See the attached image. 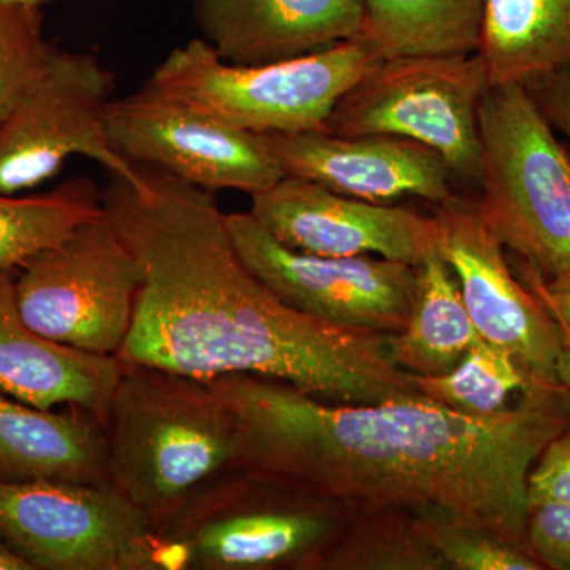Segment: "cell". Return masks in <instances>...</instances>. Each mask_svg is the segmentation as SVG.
Listing matches in <instances>:
<instances>
[{
    "label": "cell",
    "instance_id": "obj_1",
    "mask_svg": "<svg viewBox=\"0 0 570 570\" xmlns=\"http://www.w3.org/2000/svg\"><path fill=\"white\" fill-rule=\"evenodd\" d=\"M235 420L234 468L351 512L404 509L497 532L528 550V479L570 425V393L535 382L475 419L426 396L330 403L279 379H209Z\"/></svg>",
    "mask_w": 570,
    "mask_h": 570
},
{
    "label": "cell",
    "instance_id": "obj_2",
    "mask_svg": "<svg viewBox=\"0 0 570 570\" xmlns=\"http://www.w3.org/2000/svg\"><path fill=\"white\" fill-rule=\"evenodd\" d=\"M102 190L108 223L142 273L132 328L118 354L198 379H279L330 403L423 396L397 365L390 335L295 309L236 254L209 190L135 164Z\"/></svg>",
    "mask_w": 570,
    "mask_h": 570
},
{
    "label": "cell",
    "instance_id": "obj_3",
    "mask_svg": "<svg viewBox=\"0 0 570 570\" xmlns=\"http://www.w3.org/2000/svg\"><path fill=\"white\" fill-rule=\"evenodd\" d=\"M105 431L110 480L157 535L235 469L234 415L205 379L122 362Z\"/></svg>",
    "mask_w": 570,
    "mask_h": 570
},
{
    "label": "cell",
    "instance_id": "obj_4",
    "mask_svg": "<svg viewBox=\"0 0 570 570\" xmlns=\"http://www.w3.org/2000/svg\"><path fill=\"white\" fill-rule=\"evenodd\" d=\"M479 212L542 279L570 275V153L520 82L491 85L479 110Z\"/></svg>",
    "mask_w": 570,
    "mask_h": 570
},
{
    "label": "cell",
    "instance_id": "obj_5",
    "mask_svg": "<svg viewBox=\"0 0 570 570\" xmlns=\"http://www.w3.org/2000/svg\"><path fill=\"white\" fill-rule=\"evenodd\" d=\"M381 59L365 39L355 37L313 55L239 66L194 39L168 52L148 82L246 132H326L337 100Z\"/></svg>",
    "mask_w": 570,
    "mask_h": 570
},
{
    "label": "cell",
    "instance_id": "obj_6",
    "mask_svg": "<svg viewBox=\"0 0 570 570\" xmlns=\"http://www.w3.org/2000/svg\"><path fill=\"white\" fill-rule=\"evenodd\" d=\"M348 515L232 469L157 538L168 570H318Z\"/></svg>",
    "mask_w": 570,
    "mask_h": 570
},
{
    "label": "cell",
    "instance_id": "obj_7",
    "mask_svg": "<svg viewBox=\"0 0 570 570\" xmlns=\"http://www.w3.org/2000/svg\"><path fill=\"white\" fill-rule=\"evenodd\" d=\"M490 86L479 51L381 59L337 100L326 132L409 138L434 149L455 178L478 181L479 110Z\"/></svg>",
    "mask_w": 570,
    "mask_h": 570
},
{
    "label": "cell",
    "instance_id": "obj_8",
    "mask_svg": "<svg viewBox=\"0 0 570 570\" xmlns=\"http://www.w3.org/2000/svg\"><path fill=\"white\" fill-rule=\"evenodd\" d=\"M141 284L140 266L102 213L17 269V299L26 324L41 336L118 356Z\"/></svg>",
    "mask_w": 570,
    "mask_h": 570
},
{
    "label": "cell",
    "instance_id": "obj_9",
    "mask_svg": "<svg viewBox=\"0 0 570 570\" xmlns=\"http://www.w3.org/2000/svg\"><path fill=\"white\" fill-rule=\"evenodd\" d=\"M0 534L33 570H168L151 523L112 482H0Z\"/></svg>",
    "mask_w": 570,
    "mask_h": 570
},
{
    "label": "cell",
    "instance_id": "obj_10",
    "mask_svg": "<svg viewBox=\"0 0 570 570\" xmlns=\"http://www.w3.org/2000/svg\"><path fill=\"white\" fill-rule=\"evenodd\" d=\"M115 78L91 52L52 48L39 80L0 121V193L21 194L58 175L73 156L134 178L137 167L108 140Z\"/></svg>",
    "mask_w": 570,
    "mask_h": 570
},
{
    "label": "cell",
    "instance_id": "obj_11",
    "mask_svg": "<svg viewBox=\"0 0 570 570\" xmlns=\"http://www.w3.org/2000/svg\"><path fill=\"white\" fill-rule=\"evenodd\" d=\"M116 153L202 189H269L284 178L265 135L246 132L146 85L111 99L105 115Z\"/></svg>",
    "mask_w": 570,
    "mask_h": 570
},
{
    "label": "cell",
    "instance_id": "obj_12",
    "mask_svg": "<svg viewBox=\"0 0 570 570\" xmlns=\"http://www.w3.org/2000/svg\"><path fill=\"white\" fill-rule=\"evenodd\" d=\"M236 254L283 302L328 324L403 332L415 266L377 255L322 257L281 245L249 213L227 214Z\"/></svg>",
    "mask_w": 570,
    "mask_h": 570
},
{
    "label": "cell",
    "instance_id": "obj_13",
    "mask_svg": "<svg viewBox=\"0 0 570 570\" xmlns=\"http://www.w3.org/2000/svg\"><path fill=\"white\" fill-rule=\"evenodd\" d=\"M434 217L439 254L456 276L482 340L505 348L532 377L558 381L557 363L564 348L560 325L515 275L478 202L453 195L438 205Z\"/></svg>",
    "mask_w": 570,
    "mask_h": 570
},
{
    "label": "cell",
    "instance_id": "obj_14",
    "mask_svg": "<svg viewBox=\"0 0 570 570\" xmlns=\"http://www.w3.org/2000/svg\"><path fill=\"white\" fill-rule=\"evenodd\" d=\"M250 216L281 245L322 257L377 255L417 266L439 250L436 217L393 204H373L284 176L250 195Z\"/></svg>",
    "mask_w": 570,
    "mask_h": 570
},
{
    "label": "cell",
    "instance_id": "obj_15",
    "mask_svg": "<svg viewBox=\"0 0 570 570\" xmlns=\"http://www.w3.org/2000/svg\"><path fill=\"white\" fill-rule=\"evenodd\" d=\"M285 176L373 204L453 197L448 164L434 149L395 135L337 137L328 132L266 134Z\"/></svg>",
    "mask_w": 570,
    "mask_h": 570
},
{
    "label": "cell",
    "instance_id": "obj_16",
    "mask_svg": "<svg viewBox=\"0 0 570 570\" xmlns=\"http://www.w3.org/2000/svg\"><path fill=\"white\" fill-rule=\"evenodd\" d=\"M202 40L225 62L299 58L360 36L363 0H195Z\"/></svg>",
    "mask_w": 570,
    "mask_h": 570
},
{
    "label": "cell",
    "instance_id": "obj_17",
    "mask_svg": "<svg viewBox=\"0 0 570 570\" xmlns=\"http://www.w3.org/2000/svg\"><path fill=\"white\" fill-rule=\"evenodd\" d=\"M121 370L118 356L63 346L26 324L17 269L0 268V392L40 409H85L105 426Z\"/></svg>",
    "mask_w": 570,
    "mask_h": 570
},
{
    "label": "cell",
    "instance_id": "obj_18",
    "mask_svg": "<svg viewBox=\"0 0 570 570\" xmlns=\"http://www.w3.org/2000/svg\"><path fill=\"white\" fill-rule=\"evenodd\" d=\"M111 482L107 431L80 407L40 409L0 392V482Z\"/></svg>",
    "mask_w": 570,
    "mask_h": 570
},
{
    "label": "cell",
    "instance_id": "obj_19",
    "mask_svg": "<svg viewBox=\"0 0 570 570\" xmlns=\"http://www.w3.org/2000/svg\"><path fill=\"white\" fill-rule=\"evenodd\" d=\"M480 340L452 268L439 250L428 255L415 266L406 325L390 335L395 362L415 376H442Z\"/></svg>",
    "mask_w": 570,
    "mask_h": 570
},
{
    "label": "cell",
    "instance_id": "obj_20",
    "mask_svg": "<svg viewBox=\"0 0 570 570\" xmlns=\"http://www.w3.org/2000/svg\"><path fill=\"white\" fill-rule=\"evenodd\" d=\"M480 55L491 85H527L570 61V0H487Z\"/></svg>",
    "mask_w": 570,
    "mask_h": 570
},
{
    "label": "cell",
    "instance_id": "obj_21",
    "mask_svg": "<svg viewBox=\"0 0 570 570\" xmlns=\"http://www.w3.org/2000/svg\"><path fill=\"white\" fill-rule=\"evenodd\" d=\"M360 36L381 55L466 56L482 41L487 0H363Z\"/></svg>",
    "mask_w": 570,
    "mask_h": 570
},
{
    "label": "cell",
    "instance_id": "obj_22",
    "mask_svg": "<svg viewBox=\"0 0 570 570\" xmlns=\"http://www.w3.org/2000/svg\"><path fill=\"white\" fill-rule=\"evenodd\" d=\"M318 570H448L423 528L404 509L351 512Z\"/></svg>",
    "mask_w": 570,
    "mask_h": 570
},
{
    "label": "cell",
    "instance_id": "obj_23",
    "mask_svg": "<svg viewBox=\"0 0 570 570\" xmlns=\"http://www.w3.org/2000/svg\"><path fill=\"white\" fill-rule=\"evenodd\" d=\"M102 213V193L91 179H70L45 194L0 193V268H20Z\"/></svg>",
    "mask_w": 570,
    "mask_h": 570
},
{
    "label": "cell",
    "instance_id": "obj_24",
    "mask_svg": "<svg viewBox=\"0 0 570 570\" xmlns=\"http://www.w3.org/2000/svg\"><path fill=\"white\" fill-rule=\"evenodd\" d=\"M423 396L468 417H494L508 411L510 397L527 392L539 381L505 348L480 340L459 365L442 376H415Z\"/></svg>",
    "mask_w": 570,
    "mask_h": 570
},
{
    "label": "cell",
    "instance_id": "obj_25",
    "mask_svg": "<svg viewBox=\"0 0 570 570\" xmlns=\"http://www.w3.org/2000/svg\"><path fill=\"white\" fill-rule=\"evenodd\" d=\"M51 51L41 9L0 3V121L39 80Z\"/></svg>",
    "mask_w": 570,
    "mask_h": 570
},
{
    "label": "cell",
    "instance_id": "obj_26",
    "mask_svg": "<svg viewBox=\"0 0 570 570\" xmlns=\"http://www.w3.org/2000/svg\"><path fill=\"white\" fill-rule=\"evenodd\" d=\"M423 528L448 570H543L534 557L497 532L422 515Z\"/></svg>",
    "mask_w": 570,
    "mask_h": 570
},
{
    "label": "cell",
    "instance_id": "obj_27",
    "mask_svg": "<svg viewBox=\"0 0 570 570\" xmlns=\"http://www.w3.org/2000/svg\"><path fill=\"white\" fill-rule=\"evenodd\" d=\"M527 543L543 569L570 570V504L539 502L530 505Z\"/></svg>",
    "mask_w": 570,
    "mask_h": 570
},
{
    "label": "cell",
    "instance_id": "obj_28",
    "mask_svg": "<svg viewBox=\"0 0 570 570\" xmlns=\"http://www.w3.org/2000/svg\"><path fill=\"white\" fill-rule=\"evenodd\" d=\"M530 505L539 502L570 504V425L551 439L528 479Z\"/></svg>",
    "mask_w": 570,
    "mask_h": 570
},
{
    "label": "cell",
    "instance_id": "obj_29",
    "mask_svg": "<svg viewBox=\"0 0 570 570\" xmlns=\"http://www.w3.org/2000/svg\"><path fill=\"white\" fill-rule=\"evenodd\" d=\"M524 88L530 91L550 126L570 141V61L539 75Z\"/></svg>",
    "mask_w": 570,
    "mask_h": 570
},
{
    "label": "cell",
    "instance_id": "obj_30",
    "mask_svg": "<svg viewBox=\"0 0 570 570\" xmlns=\"http://www.w3.org/2000/svg\"><path fill=\"white\" fill-rule=\"evenodd\" d=\"M513 272L520 277L521 283L538 296L551 318L560 325L564 344H570V275L546 281L520 261L515 262Z\"/></svg>",
    "mask_w": 570,
    "mask_h": 570
},
{
    "label": "cell",
    "instance_id": "obj_31",
    "mask_svg": "<svg viewBox=\"0 0 570 570\" xmlns=\"http://www.w3.org/2000/svg\"><path fill=\"white\" fill-rule=\"evenodd\" d=\"M0 570H33L28 560L0 534Z\"/></svg>",
    "mask_w": 570,
    "mask_h": 570
},
{
    "label": "cell",
    "instance_id": "obj_32",
    "mask_svg": "<svg viewBox=\"0 0 570 570\" xmlns=\"http://www.w3.org/2000/svg\"><path fill=\"white\" fill-rule=\"evenodd\" d=\"M557 377L562 387L570 393V344H564L557 363Z\"/></svg>",
    "mask_w": 570,
    "mask_h": 570
},
{
    "label": "cell",
    "instance_id": "obj_33",
    "mask_svg": "<svg viewBox=\"0 0 570 570\" xmlns=\"http://www.w3.org/2000/svg\"><path fill=\"white\" fill-rule=\"evenodd\" d=\"M52 0H0V3H11V6L37 7L41 9L45 3H50Z\"/></svg>",
    "mask_w": 570,
    "mask_h": 570
}]
</instances>
